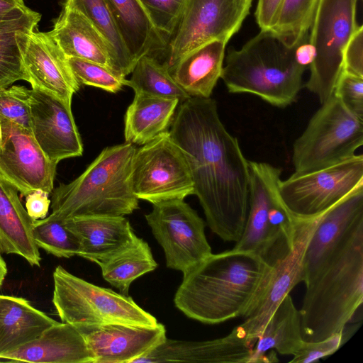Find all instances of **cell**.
Here are the masks:
<instances>
[{"instance_id": "6da1fadb", "label": "cell", "mask_w": 363, "mask_h": 363, "mask_svg": "<svg viewBox=\"0 0 363 363\" xmlns=\"http://www.w3.org/2000/svg\"><path fill=\"white\" fill-rule=\"evenodd\" d=\"M169 133L185 154L208 227L236 242L249 208V161L222 123L216 101L190 97L181 102Z\"/></svg>"}, {"instance_id": "7a4b0ae2", "label": "cell", "mask_w": 363, "mask_h": 363, "mask_svg": "<svg viewBox=\"0 0 363 363\" xmlns=\"http://www.w3.org/2000/svg\"><path fill=\"white\" fill-rule=\"evenodd\" d=\"M270 268L250 252L232 249L211 253L183 274L175 306L189 318L207 324L244 317Z\"/></svg>"}, {"instance_id": "3957f363", "label": "cell", "mask_w": 363, "mask_h": 363, "mask_svg": "<svg viewBox=\"0 0 363 363\" xmlns=\"http://www.w3.org/2000/svg\"><path fill=\"white\" fill-rule=\"evenodd\" d=\"M363 302V219L334 247L306 284L299 310L302 337L320 341L345 331Z\"/></svg>"}, {"instance_id": "277c9868", "label": "cell", "mask_w": 363, "mask_h": 363, "mask_svg": "<svg viewBox=\"0 0 363 363\" xmlns=\"http://www.w3.org/2000/svg\"><path fill=\"white\" fill-rule=\"evenodd\" d=\"M135 147H107L78 177L52 191L48 218L65 222L80 216H124L139 208L131 172Z\"/></svg>"}, {"instance_id": "5b68a950", "label": "cell", "mask_w": 363, "mask_h": 363, "mask_svg": "<svg viewBox=\"0 0 363 363\" xmlns=\"http://www.w3.org/2000/svg\"><path fill=\"white\" fill-rule=\"evenodd\" d=\"M295 48L272 31L261 30L240 50L228 49L220 78L230 93L288 106L296 100L306 69L296 61Z\"/></svg>"}, {"instance_id": "8992f818", "label": "cell", "mask_w": 363, "mask_h": 363, "mask_svg": "<svg viewBox=\"0 0 363 363\" xmlns=\"http://www.w3.org/2000/svg\"><path fill=\"white\" fill-rule=\"evenodd\" d=\"M249 208L244 230L233 250L250 252L272 267L290 250L296 217L279 192L281 169L249 161Z\"/></svg>"}, {"instance_id": "52a82bcc", "label": "cell", "mask_w": 363, "mask_h": 363, "mask_svg": "<svg viewBox=\"0 0 363 363\" xmlns=\"http://www.w3.org/2000/svg\"><path fill=\"white\" fill-rule=\"evenodd\" d=\"M52 303L62 322L74 327L113 323L155 326V317L129 296L98 286L57 266Z\"/></svg>"}, {"instance_id": "ba28073f", "label": "cell", "mask_w": 363, "mask_h": 363, "mask_svg": "<svg viewBox=\"0 0 363 363\" xmlns=\"http://www.w3.org/2000/svg\"><path fill=\"white\" fill-rule=\"evenodd\" d=\"M363 144V120L333 93L293 145L295 174L325 168L354 157Z\"/></svg>"}, {"instance_id": "9c48e42d", "label": "cell", "mask_w": 363, "mask_h": 363, "mask_svg": "<svg viewBox=\"0 0 363 363\" xmlns=\"http://www.w3.org/2000/svg\"><path fill=\"white\" fill-rule=\"evenodd\" d=\"M358 0H319L311 27L309 41L315 57L309 66L306 88L324 103L335 91L343 69L345 47L359 26Z\"/></svg>"}, {"instance_id": "30bf717a", "label": "cell", "mask_w": 363, "mask_h": 363, "mask_svg": "<svg viewBox=\"0 0 363 363\" xmlns=\"http://www.w3.org/2000/svg\"><path fill=\"white\" fill-rule=\"evenodd\" d=\"M253 0H184L161 62L169 72L194 50L213 40L226 43L241 28Z\"/></svg>"}, {"instance_id": "8fae6325", "label": "cell", "mask_w": 363, "mask_h": 363, "mask_svg": "<svg viewBox=\"0 0 363 363\" xmlns=\"http://www.w3.org/2000/svg\"><path fill=\"white\" fill-rule=\"evenodd\" d=\"M131 186L138 199L152 204L194 195L186 157L169 130L135 150Z\"/></svg>"}, {"instance_id": "7c38bea8", "label": "cell", "mask_w": 363, "mask_h": 363, "mask_svg": "<svg viewBox=\"0 0 363 363\" xmlns=\"http://www.w3.org/2000/svg\"><path fill=\"white\" fill-rule=\"evenodd\" d=\"M361 185L363 156L355 155L325 168L294 173L286 180H281L279 192L293 216L307 219L325 211Z\"/></svg>"}, {"instance_id": "4fadbf2b", "label": "cell", "mask_w": 363, "mask_h": 363, "mask_svg": "<svg viewBox=\"0 0 363 363\" xmlns=\"http://www.w3.org/2000/svg\"><path fill=\"white\" fill-rule=\"evenodd\" d=\"M152 205L145 217L164 250L168 268L184 274L212 253L203 220L184 199Z\"/></svg>"}, {"instance_id": "5bb4252c", "label": "cell", "mask_w": 363, "mask_h": 363, "mask_svg": "<svg viewBox=\"0 0 363 363\" xmlns=\"http://www.w3.org/2000/svg\"><path fill=\"white\" fill-rule=\"evenodd\" d=\"M303 219L296 217L291 247L267 273L259 292L240 325L250 342H255L269 317L284 298L304 279L305 254L323 214Z\"/></svg>"}, {"instance_id": "9a60e30c", "label": "cell", "mask_w": 363, "mask_h": 363, "mask_svg": "<svg viewBox=\"0 0 363 363\" xmlns=\"http://www.w3.org/2000/svg\"><path fill=\"white\" fill-rule=\"evenodd\" d=\"M1 120L0 174L22 196L36 190L52 193L57 164L47 157L30 130Z\"/></svg>"}, {"instance_id": "2e32d148", "label": "cell", "mask_w": 363, "mask_h": 363, "mask_svg": "<svg viewBox=\"0 0 363 363\" xmlns=\"http://www.w3.org/2000/svg\"><path fill=\"white\" fill-rule=\"evenodd\" d=\"M28 82L71 106L81 84L74 77L67 57L48 33L21 30L16 35Z\"/></svg>"}, {"instance_id": "e0dca14e", "label": "cell", "mask_w": 363, "mask_h": 363, "mask_svg": "<svg viewBox=\"0 0 363 363\" xmlns=\"http://www.w3.org/2000/svg\"><path fill=\"white\" fill-rule=\"evenodd\" d=\"M31 133L47 157L57 164L80 157L83 144L72 108L47 91L28 89Z\"/></svg>"}, {"instance_id": "ac0fdd59", "label": "cell", "mask_w": 363, "mask_h": 363, "mask_svg": "<svg viewBox=\"0 0 363 363\" xmlns=\"http://www.w3.org/2000/svg\"><path fill=\"white\" fill-rule=\"evenodd\" d=\"M75 328L83 335L94 363L136 362L167 338L165 328L159 323L155 326L113 323Z\"/></svg>"}, {"instance_id": "d6986e66", "label": "cell", "mask_w": 363, "mask_h": 363, "mask_svg": "<svg viewBox=\"0 0 363 363\" xmlns=\"http://www.w3.org/2000/svg\"><path fill=\"white\" fill-rule=\"evenodd\" d=\"M252 345L240 325L204 341L165 340L136 362L250 363Z\"/></svg>"}, {"instance_id": "ffe728a7", "label": "cell", "mask_w": 363, "mask_h": 363, "mask_svg": "<svg viewBox=\"0 0 363 363\" xmlns=\"http://www.w3.org/2000/svg\"><path fill=\"white\" fill-rule=\"evenodd\" d=\"M363 219V185L324 211L308 242L304 259L305 285L342 237Z\"/></svg>"}, {"instance_id": "44dd1931", "label": "cell", "mask_w": 363, "mask_h": 363, "mask_svg": "<svg viewBox=\"0 0 363 363\" xmlns=\"http://www.w3.org/2000/svg\"><path fill=\"white\" fill-rule=\"evenodd\" d=\"M34 363H94L81 333L72 325L57 322L35 340L0 356V361Z\"/></svg>"}, {"instance_id": "7402d4cb", "label": "cell", "mask_w": 363, "mask_h": 363, "mask_svg": "<svg viewBox=\"0 0 363 363\" xmlns=\"http://www.w3.org/2000/svg\"><path fill=\"white\" fill-rule=\"evenodd\" d=\"M64 223L79 240L78 256L97 264L127 246L136 237L124 216H80Z\"/></svg>"}, {"instance_id": "603a6c76", "label": "cell", "mask_w": 363, "mask_h": 363, "mask_svg": "<svg viewBox=\"0 0 363 363\" xmlns=\"http://www.w3.org/2000/svg\"><path fill=\"white\" fill-rule=\"evenodd\" d=\"M18 190L0 174V252L23 257L39 267V248L33 236V220L23 207Z\"/></svg>"}, {"instance_id": "cb8c5ba5", "label": "cell", "mask_w": 363, "mask_h": 363, "mask_svg": "<svg viewBox=\"0 0 363 363\" xmlns=\"http://www.w3.org/2000/svg\"><path fill=\"white\" fill-rule=\"evenodd\" d=\"M135 65L144 55L163 54L167 41L139 0H104Z\"/></svg>"}, {"instance_id": "d4e9b609", "label": "cell", "mask_w": 363, "mask_h": 363, "mask_svg": "<svg viewBox=\"0 0 363 363\" xmlns=\"http://www.w3.org/2000/svg\"><path fill=\"white\" fill-rule=\"evenodd\" d=\"M48 33L67 57L91 61L111 69L106 40L81 12L63 7Z\"/></svg>"}, {"instance_id": "484cf974", "label": "cell", "mask_w": 363, "mask_h": 363, "mask_svg": "<svg viewBox=\"0 0 363 363\" xmlns=\"http://www.w3.org/2000/svg\"><path fill=\"white\" fill-rule=\"evenodd\" d=\"M303 342L300 313L288 294L274 311L258 336L250 363L278 362L272 350L281 354L293 355Z\"/></svg>"}, {"instance_id": "4316f807", "label": "cell", "mask_w": 363, "mask_h": 363, "mask_svg": "<svg viewBox=\"0 0 363 363\" xmlns=\"http://www.w3.org/2000/svg\"><path fill=\"white\" fill-rule=\"evenodd\" d=\"M226 43L213 40L186 55L170 74L191 96L210 98L221 77Z\"/></svg>"}, {"instance_id": "83f0119b", "label": "cell", "mask_w": 363, "mask_h": 363, "mask_svg": "<svg viewBox=\"0 0 363 363\" xmlns=\"http://www.w3.org/2000/svg\"><path fill=\"white\" fill-rule=\"evenodd\" d=\"M56 323L26 299L0 294V356L35 340Z\"/></svg>"}, {"instance_id": "f1b7e54d", "label": "cell", "mask_w": 363, "mask_h": 363, "mask_svg": "<svg viewBox=\"0 0 363 363\" xmlns=\"http://www.w3.org/2000/svg\"><path fill=\"white\" fill-rule=\"evenodd\" d=\"M179 101L135 94L124 116L125 142L145 145L170 128Z\"/></svg>"}, {"instance_id": "f546056e", "label": "cell", "mask_w": 363, "mask_h": 363, "mask_svg": "<svg viewBox=\"0 0 363 363\" xmlns=\"http://www.w3.org/2000/svg\"><path fill=\"white\" fill-rule=\"evenodd\" d=\"M40 18L25 5L0 20V88L19 80L28 82L16 35L18 31L35 29Z\"/></svg>"}, {"instance_id": "4dcf8cb0", "label": "cell", "mask_w": 363, "mask_h": 363, "mask_svg": "<svg viewBox=\"0 0 363 363\" xmlns=\"http://www.w3.org/2000/svg\"><path fill=\"white\" fill-rule=\"evenodd\" d=\"M98 264L103 278L125 296H128L134 280L157 267L147 242L137 236L127 246Z\"/></svg>"}, {"instance_id": "1f68e13d", "label": "cell", "mask_w": 363, "mask_h": 363, "mask_svg": "<svg viewBox=\"0 0 363 363\" xmlns=\"http://www.w3.org/2000/svg\"><path fill=\"white\" fill-rule=\"evenodd\" d=\"M63 7L83 13L106 40L111 55V67L125 77L135 63L131 59L104 0H66Z\"/></svg>"}, {"instance_id": "d6a6232c", "label": "cell", "mask_w": 363, "mask_h": 363, "mask_svg": "<svg viewBox=\"0 0 363 363\" xmlns=\"http://www.w3.org/2000/svg\"><path fill=\"white\" fill-rule=\"evenodd\" d=\"M125 86L131 87L135 94L174 99L179 103L191 97L176 82L168 69L150 55H144L136 62Z\"/></svg>"}, {"instance_id": "836d02e7", "label": "cell", "mask_w": 363, "mask_h": 363, "mask_svg": "<svg viewBox=\"0 0 363 363\" xmlns=\"http://www.w3.org/2000/svg\"><path fill=\"white\" fill-rule=\"evenodd\" d=\"M319 0H283L272 31L289 46L309 37Z\"/></svg>"}, {"instance_id": "e575fe53", "label": "cell", "mask_w": 363, "mask_h": 363, "mask_svg": "<svg viewBox=\"0 0 363 363\" xmlns=\"http://www.w3.org/2000/svg\"><path fill=\"white\" fill-rule=\"evenodd\" d=\"M33 236L38 248L57 257L78 256L79 242L65 223L48 217L34 220Z\"/></svg>"}, {"instance_id": "d590c367", "label": "cell", "mask_w": 363, "mask_h": 363, "mask_svg": "<svg viewBox=\"0 0 363 363\" xmlns=\"http://www.w3.org/2000/svg\"><path fill=\"white\" fill-rule=\"evenodd\" d=\"M67 60L80 84L92 86L111 93H117L125 86V77L106 66L77 57H67Z\"/></svg>"}, {"instance_id": "8d00e7d4", "label": "cell", "mask_w": 363, "mask_h": 363, "mask_svg": "<svg viewBox=\"0 0 363 363\" xmlns=\"http://www.w3.org/2000/svg\"><path fill=\"white\" fill-rule=\"evenodd\" d=\"M0 117L30 130L28 89L14 85L0 88Z\"/></svg>"}, {"instance_id": "74e56055", "label": "cell", "mask_w": 363, "mask_h": 363, "mask_svg": "<svg viewBox=\"0 0 363 363\" xmlns=\"http://www.w3.org/2000/svg\"><path fill=\"white\" fill-rule=\"evenodd\" d=\"M166 41L175 29L184 0H139Z\"/></svg>"}, {"instance_id": "f35d334b", "label": "cell", "mask_w": 363, "mask_h": 363, "mask_svg": "<svg viewBox=\"0 0 363 363\" xmlns=\"http://www.w3.org/2000/svg\"><path fill=\"white\" fill-rule=\"evenodd\" d=\"M334 94L350 111L363 120V77L342 71Z\"/></svg>"}, {"instance_id": "ab89813d", "label": "cell", "mask_w": 363, "mask_h": 363, "mask_svg": "<svg viewBox=\"0 0 363 363\" xmlns=\"http://www.w3.org/2000/svg\"><path fill=\"white\" fill-rule=\"evenodd\" d=\"M345 332V331H344ZM344 332L334 334L320 341H305L292 355L290 363L316 362L320 359L326 357L335 353L345 340Z\"/></svg>"}, {"instance_id": "60d3db41", "label": "cell", "mask_w": 363, "mask_h": 363, "mask_svg": "<svg viewBox=\"0 0 363 363\" xmlns=\"http://www.w3.org/2000/svg\"><path fill=\"white\" fill-rule=\"evenodd\" d=\"M363 77V26H359L349 40L343 54V69Z\"/></svg>"}, {"instance_id": "b9f144b4", "label": "cell", "mask_w": 363, "mask_h": 363, "mask_svg": "<svg viewBox=\"0 0 363 363\" xmlns=\"http://www.w3.org/2000/svg\"><path fill=\"white\" fill-rule=\"evenodd\" d=\"M283 0H258L255 13L261 30H270L277 16Z\"/></svg>"}, {"instance_id": "7bdbcfd3", "label": "cell", "mask_w": 363, "mask_h": 363, "mask_svg": "<svg viewBox=\"0 0 363 363\" xmlns=\"http://www.w3.org/2000/svg\"><path fill=\"white\" fill-rule=\"evenodd\" d=\"M49 194L36 190L26 196V209L33 220L45 218L50 206Z\"/></svg>"}, {"instance_id": "ee69618b", "label": "cell", "mask_w": 363, "mask_h": 363, "mask_svg": "<svg viewBox=\"0 0 363 363\" xmlns=\"http://www.w3.org/2000/svg\"><path fill=\"white\" fill-rule=\"evenodd\" d=\"M295 57L298 64L306 68L313 62L315 48L309 41V37L296 46Z\"/></svg>"}, {"instance_id": "f6af8a7d", "label": "cell", "mask_w": 363, "mask_h": 363, "mask_svg": "<svg viewBox=\"0 0 363 363\" xmlns=\"http://www.w3.org/2000/svg\"><path fill=\"white\" fill-rule=\"evenodd\" d=\"M23 6H25L24 0H0V20Z\"/></svg>"}, {"instance_id": "bcb514c9", "label": "cell", "mask_w": 363, "mask_h": 363, "mask_svg": "<svg viewBox=\"0 0 363 363\" xmlns=\"http://www.w3.org/2000/svg\"><path fill=\"white\" fill-rule=\"evenodd\" d=\"M7 274V267L5 261L0 255V286L2 285Z\"/></svg>"}, {"instance_id": "7dc6e473", "label": "cell", "mask_w": 363, "mask_h": 363, "mask_svg": "<svg viewBox=\"0 0 363 363\" xmlns=\"http://www.w3.org/2000/svg\"><path fill=\"white\" fill-rule=\"evenodd\" d=\"M2 140H3V129H2L1 120V118H0V147H1V144H2Z\"/></svg>"}]
</instances>
